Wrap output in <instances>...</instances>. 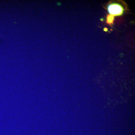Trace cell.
<instances>
[{"instance_id":"obj_1","label":"cell","mask_w":135,"mask_h":135,"mask_svg":"<svg viewBox=\"0 0 135 135\" xmlns=\"http://www.w3.org/2000/svg\"><path fill=\"white\" fill-rule=\"evenodd\" d=\"M108 10L111 15H120L122 12L121 7L118 5H110L108 8Z\"/></svg>"},{"instance_id":"obj_2","label":"cell","mask_w":135,"mask_h":135,"mask_svg":"<svg viewBox=\"0 0 135 135\" xmlns=\"http://www.w3.org/2000/svg\"><path fill=\"white\" fill-rule=\"evenodd\" d=\"M113 20V16L112 15H110L107 18V22L109 23H112Z\"/></svg>"}]
</instances>
